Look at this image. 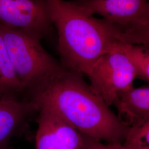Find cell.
Returning <instances> with one entry per match:
<instances>
[{"mask_svg": "<svg viewBox=\"0 0 149 149\" xmlns=\"http://www.w3.org/2000/svg\"><path fill=\"white\" fill-rule=\"evenodd\" d=\"M87 76L91 90L109 107L113 104L120 91L133 86L136 79L133 67L119 41L98 60Z\"/></svg>", "mask_w": 149, "mask_h": 149, "instance_id": "obj_5", "label": "cell"}, {"mask_svg": "<svg viewBox=\"0 0 149 149\" xmlns=\"http://www.w3.org/2000/svg\"><path fill=\"white\" fill-rule=\"evenodd\" d=\"M58 36V51L66 69L88 74L98 60L118 41L102 19L74 1L46 0Z\"/></svg>", "mask_w": 149, "mask_h": 149, "instance_id": "obj_2", "label": "cell"}, {"mask_svg": "<svg viewBox=\"0 0 149 149\" xmlns=\"http://www.w3.org/2000/svg\"><path fill=\"white\" fill-rule=\"evenodd\" d=\"M122 144L128 149H149V120L129 127Z\"/></svg>", "mask_w": 149, "mask_h": 149, "instance_id": "obj_12", "label": "cell"}, {"mask_svg": "<svg viewBox=\"0 0 149 149\" xmlns=\"http://www.w3.org/2000/svg\"><path fill=\"white\" fill-rule=\"evenodd\" d=\"M36 103L52 107L80 133L106 143L122 144L128 131L82 74L74 71L65 70Z\"/></svg>", "mask_w": 149, "mask_h": 149, "instance_id": "obj_1", "label": "cell"}, {"mask_svg": "<svg viewBox=\"0 0 149 149\" xmlns=\"http://www.w3.org/2000/svg\"><path fill=\"white\" fill-rule=\"evenodd\" d=\"M119 43L133 67L136 78L149 82V47L119 41Z\"/></svg>", "mask_w": 149, "mask_h": 149, "instance_id": "obj_11", "label": "cell"}, {"mask_svg": "<svg viewBox=\"0 0 149 149\" xmlns=\"http://www.w3.org/2000/svg\"><path fill=\"white\" fill-rule=\"evenodd\" d=\"M0 24L41 39L54 28L46 0H0Z\"/></svg>", "mask_w": 149, "mask_h": 149, "instance_id": "obj_6", "label": "cell"}, {"mask_svg": "<svg viewBox=\"0 0 149 149\" xmlns=\"http://www.w3.org/2000/svg\"><path fill=\"white\" fill-rule=\"evenodd\" d=\"M39 109L32 102L0 98V149H10L12 139L24 133L28 120Z\"/></svg>", "mask_w": 149, "mask_h": 149, "instance_id": "obj_8", "label": "cell"}, {"mask_svg": "<svg viewBox=\"0 0 149 149\" xmlns=\"http://www.w3.org/2000/svg\"><path fill=\"white\" fill-rule=\"evenodd\" d=\"M0 98L23 100L17 77L0 30Z\"/></svg>", "mask_w": 149, "mask_h": 149, "instance_id": "obj_10", "label": "cell"}, {"mask_svg": "<svg viewBox=\"0 0 149 149\" xmlns=\"http://www.w3.org/2000/svg\"><path fill=\"white\" fill-rule=\"evenodd\" d=\"M36 149H82L80 132L52 107L39 106Z\"/></svg>", "mask_w": 149, "mask_h": 149, "instance_id": "obj_7", "label": "cell"}, {"mask_svg": "<svg viewBox=\"0 0 149 149\" xmlns=\"http://www.w3.org/2000/svg\"><path fill=\"white\" fill-rule=\"evenodd\" d=\"M82 149H128L122 144L103 143L102 141L81 134Z\"/></svg>", "mask_w": 149, "mask_h": 149, "instance_id": "obj_13", "label": "cell"}, {"mask_svg": "<svg viewBox=\"0 0 149 149\" xmlns=\"http://www.w3.org/2000/svg\"><path fill=\"white\" fill-rule=\"evenodd\" d=\"M113 106L117 109L118 119L127 127L149 120V86H133L120 91Z\"/></svg>", "mask_w": 149, "mask_h": 149, "instance_id": "obj_9", "label": "cell"}, {"mask_svg": "<svg viewBox=\"0 0 149 149\" xmlns=\"http://www.w3.org/2000/svg\"><path fill=\"white\" fill-rule=\"evenodd\" d=\"M22 98L35 103L65 70L60 62L43 48L41 38L0 24Z\"/></svg>", "mask_w": 149, "mask_h": 149, "instance_id": "obj_3", "label": "cell"}, {"mask_svg": "<svg viewBox=\"0 0 149 149\" xmlns=\"http://www.w3.org/2000/svg\"><path fill=\"white\" fill-rule=\"evenodd\" d=\"M91 15H99L118 41L149 46V0H76Z\"/></svg>", "mask_w": 149, "mask_h": 149, "instance_id": "obj_4", "label": "cell"}]
</instances>
